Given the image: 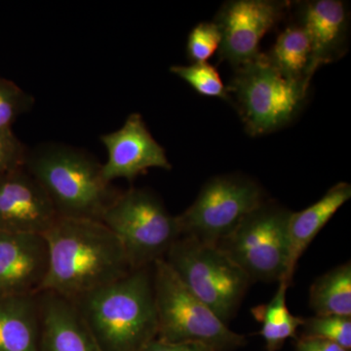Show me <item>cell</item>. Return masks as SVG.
Returning <instances> with one entry per match:
<instances>
[{"instance_id": "1", "label": "cell", "mask_w": 351, "mask_h": 351, "mask_svg": "<svg viewBox=\"0 0 351 351\" xmlns=\"http://www.w3.org/2000/svg\"><path fill=\"white\" fill-rule=\"evenodd\" d=\"M43 235L49 265L40 293L73 301L133 271L119 239L101 221L58 217Z\"/></svg>"}, {"instance_id": "2", "label": "cell", "mask_w": 351, "mask_h": 351, "mask_svg": "<svg viewBox=\"0 0 351 351\" xmlns=\"http://www.w3.org/2000/svg\"><path fill=\"white\" fill-rule=\"evenodd\" d=\"M73 302L101 351H140L157 338L152 267L133 270Z\"/></svg>"}, {"instance_id": "3", "label": "cell", "mask_w": 351, "mask_h": 351, "mask_svg": "<svg viewBox=\"0 0 351 351\" xmlns=\"http://www.w3.org/2000/svg\"><path fill=\"white\" fill-rule=\"evenodd\" d=\"M24 167L43 186L61 218L101 221L119 193L106 181L96 158L71 145L49 143L29 149Z\"/></svg>"}, {"instance_id": "4", "label": "cell", "mask_w": 351, "mask_h": 351, "mask_svg": "<svg viewBox=\"0 0 351 351\" xmlns=\"http://www.w3.org/2000/svg\"><path fill=\"white\" fill-rule=\"evenodd\" d=\"M157 339L170 343H197L215 351H233L246 337L232 331L201 302L164 258L152 265Z\"/></svg>"}, {"instance_id": "5", "label": "cell", "mask_w": 351, "mask_h": 351, "mask_svg": "<svg viewBox=\"0 0 351 351\" xmlns=\"http://www.w3.org/2000/svg\"><path fill=\"white\" fill-rule=\"evenodd\" d=\"M101 221L119 239L133 270L152 267L181 237L177 216L145 189L119 191Z\"/></svg>"}, {"instance_id": "6", "label": "cell", "mask_w": 351, "mask_h": 351, "mask_svg": "<svg viewBox=\"0 0 351 351\" xmlns=\"http://www.w3.org/2000/svg\"><path fill=\"white\" fill-rule=\"evenodd\" d=\"M182 283L228 324L253 284L217 245L181 237L164 257Z\"/></svg>"}, {"instance_id": "7", "label": "cell", "mask_w": 351, "mask_h": 351, "mask_svg": "<svg viewBox=\"0 0 351 351\" xmlns=\"http://www.w3.org/2000/svg\"><path fill=\"white\" fill-rule=\"evenodd\" d=\"M245 128L252 136L279 130L297 117L307 91L289 82L269 63L265 53L235 69L226 87Z\"/></svg>"}, {"instance_id": "8", "label": "cell", "mask_w": 351, "mask_h": 351, "mask_svg": "<svg viewBox=\"0 0 351 351\" xmlns=\"http://www.w3.org/2000/svg\"><path fill=\"white\" fill-rule=\"evenodd\" d=\"M292 212L265 200L217 247L252 282H286L289 265V219Z\"/></svg>"}, {"instance_id": "9", "label": "cell", "mask_w": 351, "mask_h": 351, "mask_svg": "<svg viewBox=\"0 0 351 351\" xmlns=\"http://www.w3.org/2000/svg\"><path fill=\"white\" fill-rule=\"evenodd\" d=\"M265 201L262 186L250 178H212L200 189L195 202L177 216L181 237L217 245Z\"/></svg>"}, {"instance_id": "10", "label": "cell", "mask_w": 351, "mask_h": 351, "mask_svg": "<svg viewBox=\"0 0 351 351\" xmlns=\"http://www.w3.org/2000/svg\"><path fill=\"white\" fill-rule=\"evenodd\" d=\"M290 7V2L276 0L226 2L213 21L221 34L219 61L237 69L256 59L263 36L285 18Z\"/></svg>"}, {"instance_id": "11", "label": "cell", "mask_w": 351, "mask_h": 351, "mask_svg": "<svg viewBox=\"0 0 351 351\" xmlns=\"http://www.w3.org/2000/svg\"><path fill=\"white\" fill-rule=\"evenodd\" d=\"M100 140L108 152L101 171L110 184L117 179L133 182L152 168H172L163 147L152 137L138 113H132L121 128L101 135Z\"/></svg>"}, {"instance_id": "12", "label": "cell", "mask_w": 351, "mask_h": 351, "mask_svg": "<svg viewBox=\"0 0 351 351\" xmlns=\"http://www.w3.org/2000/svg\"><path fill=\"white\" fill-rule=\"evenodd\" d=\"M57 218L45 191L24 166L0 175V230L44 234Z\"/></svg>"}, {"instance_id": "13", "label": "cell", "mask_w": 351, "mask_h": 351, "mask_svg": "<svg viewBox=\"0 0 351 351\" xmlns=\"http://www.w3.org/2000/svg\"><path fill=\"white\" fill-rule=\"evenodd\" d=\"M48 265L43 234L0 230V297L39 294Z\"/></svg>"}, {"instance_id": "14", "label": "cell", "mask_w": 351, "mask_h": 351, "mask_svg": "<svg viewBox=\"0 0 351 351\" xmlns=\"http://www.w3.org/2000/svg\"><path fill=\"white\" fill-rule=\"evenodd\" d=\"M350 15L348 6L341 0L298 2L295 21L311 39L316 71L323 64L338 61L348 52Z\"/></svg>"}, {"instance_id": "15", "label": "cell", "mask_w": 351, "mask_h": 351, "mask_svg": "<svg viewBox=\"0 0 351 351\" xmlns=\"http://www.w3.org/2000/svg\"><path fill=\"white\" fill-rule=\"evenodd\" d=\"M38 301L40 351H101L73 301L49 292Z\"/></svg>"}, {"instance_id": "16", "label": "cell", "mask_w": 351, "mask_h": 351, "mask_svg": "<svg viewBox=\"0 0 351 351\" xmlns=\"http://www.w3.org/2000/svg\"><path fill=\"white\" fill-rule=\"evenodd\" d=\"M351 197V186L339 182L321 199L300 212H292L289 219V265L287 281L292 284L295 267L328 221Z\"/></svg>"}, {"instance_id": "17", "label": "cell", "mask_w": 351, "mask_h": 351, "mask_svg": "<svg viewBox=\"0 0 351 351\" xmlns=\"http://www.w3.org/2000/svg\"><path fill=\"white\" fill-rule=\"evenodd\" d=\"M0 351H40L38 294L0 297Z\"/></svg>"}, {"instance_id": "18", "label": "cell", "mask_w": 351, "mask_h": 351, "mask_svg": "<svg viewBox=\"0 0 351 351\" xmlns=\"http://www.w3.org/2000/svg\"><path fill=\"white\" fill-rule=\"evenodd\" d=\"M265 54L274 68L289 82L308 91L316 69L311 39L299 23L294 21L287 25L269 52Z\"/></svg>"}, {"instance_id": "19", "label": "cell", "mask_w": 351, "mask_h": 351, "mask_svg": "<svg viewBox=\"0 0 351 351\" xmlns=\"http://www.w3.org/2000/svg\"><path fill=\"white\" fill-rule=\"evenodd\" d=\"M288 283L279 282L276 295L267 304L253 307L254 318L262 324L258 335L265 341L267 351L281 350L288 339H297L304 317L291 313L287 306Z\"/></svg>"}, {"instance_id": "20", "label": "cell", "mask_w": 351, "mask_h": 351, "mask_svg": "<svg viewBox=\"0 0 351 351\" xmlns=\"http://www.w3.org/2000/svg\"><path fill=\"white\" fill-rule=\"evenodd\" d=\"M309 306L315 315L351 317V263L329 270L309 289Z\"/></svg>"}, {"instance_id": "21", "label": "cell", "mask_w": 351, "mask_h": 351, "mask_svg": "<svg viewBox=\"0 0 351 351\" xmlns=\"http://www.w3.org/2000/svg\"><path fill=\"white\" fill-rule=\"evenodd\" d=\"M298 336L324 339L350 350L351 317L318 315L304 317Z\"/></svg>"}, {"instance_id": "22", "label": "cell", "mask_w": 351, "mask_h": 351, "mask_svg": "<svg viewBox=\"0 0 351 351\" xmlns=\"http://www.w3.org/2000/svg\"><path fill=\"white\" fill-rule=\"evenodd\" d=\"M171 73L191 85L198 94L209 98L230 101L228 89L216 68L208 63L172 66Z\"/></svg>"}, {"instance_id": "23", "label": "cell", "mask_w": 351, "mask_h": 351, "mask_svg": "<svg viewBox=\"0 0 351 351\" xmlns=\"http://www.w3.org/2000/svg\"><path fill=\"white\" fill-rule=\"evenodd\" d=\"M34 98L12 80L0 75V129L12 128L21 115L29 112Z\"/></svg>"}, {"instance_id": "24", "label": "cell", "mask_w": 351, "mask_h": 351, "mask_svg": "<svg viewBox=\"0 0 351 351\" xmlns=\"http://www.w3.org/2000/svg\"><path fill=\"white\" fill-rule=\"evenodd\" d=\"M221 43V34L214 22H203L196 25L189 32L186 43V54L193 64L207 63Z\"/></svg>"}, {"instance_id": "25", "label": "cell", "mask_w": 351, "mask_h": 351, "mask_svg": "<svg viewBox=\"0 0 351 351\" xmlns=\"http://www.w3.org/2000/svg\"><path fill=\"white\" fill-rule=\"evenodd\" d=\"M27 151L12 128L0 129V175L24 166Z\"/></svg>"}, {"instance_id": "26", "label": "cell", "mask_w": 351, "mask_h": 351, "mask_svg": "<svg viewBox=\"0 0 351 351\" xmlns=\"http://www.w3.org/2000/svg\"><path fill=\"white\" fill-rule=\"evenodd\" d=\"M140 351H215L209 346L197 343H170L156 339Z\"/></svg>"}, {"instance_id": "27", "label": "cell", "mask_w": 351, "mask_h": 351, "mask_svg": "<svg viewBox=\"0 0 351 351\" xmlns=\"http://www.w3.org/2000/svg\"><path fill=\"white\" fill-rule=\"evenodd\" d=\"M295 351H350L341 348L331 341L324 339L304 338L299 337L295 339Z\"/></svg>"}]
</instances>
